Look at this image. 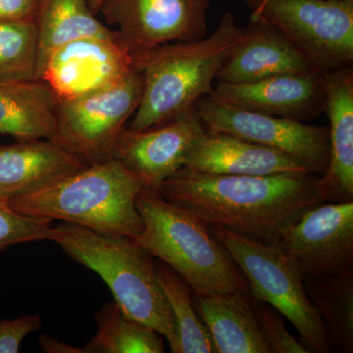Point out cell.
Instances as JSON below:
<instances>
[{"label": "cell", "mask_w": 353, "mask_h": 353, "mask_svg": "<svg viewBox=\"0 0 353 353\" xmlns=\"http://www.w3.org/2000/svg\"><path fill=\"white\" fill-rule=\"evenodd\" d=\"M52 241L102 279L125 314L155 330L168 341L171 352L178 353L176 322L160 285L157 265L134 238L63 222L54 226Z\"/></svg>", "instance_id": "obj_3"}, {"label": "cell", "mask_w": 353, "mask_h": 353, "mask_svg": "<svg viewBox=\"0 0 353 353\" xmlns=\"http://www.w3.org/2000/svg\"><path fill=\"white\" fill-rule=\"evenodd\" d=\"M253 311L262 336L271 353H309L303 343L288 331L285 317L268 303L250 294Z\"/></svg>", "instance_id": "obj_27"}, {"label": "cell", "mask_w": 353, "mask_h": 353, "mask_svg": "<svg viewBox=\"0 0 353 353\" xmlns=\"http://www.w3.org/2000/svg\"><path fill=\"white\" fill-rule=\"evenodd\" d=\"M38 32V80L46 59L62 44L83 37H115L97 18L88 0H39L34 16Z\"/></svg>", "instance_id": "obj_21"}, {"label": "cell", "mask_w": 353, "mask_h": 353, "mask_svg": "<svg viewBox=\"0 0 353 353\" xmlns=\"http://www.w3.org/2000/svg\"><path fill=\"white\" fill-rule=\"evenodd\" d=\"M203 132L194 109L163 126L143 131L126 127L117 139L113 158L138 176L145 187L157 189L183 167L190 146Z\"/></svg>", "instance_id": "obj_13"}, {"label": "cell", "mask_w": 353, "mask_h": 353, "mask_svg": "<svg viewBox=\"0 0 353 353\" xmlns=\"http://www.w3.org/2000/svg\"><path fill=\"white\" fill-rule=\"evenodd\" d=\"M192 294L197 314L217 353H271L253 311L250 292Z\"/></svg>", "instance_id": "obj_19"}, {"label": "cell", "mask_w": 353, "mask_h": 353, "mask_svg": "<svg viewBox=\"0 0 353 353\" xmlns=\"http://www.w3.org/2000/svg\"><path fill=\"white\" fill-rule=\"evenodd\" d=\"M157 265L158 279L170 305L179 336L178 353H212V340L192 301V290L168 265Z\"/></svg>", "instance_id": "obj_24"}, {"label": "cell", "mask_w": 353, "mask_h": 353, "mask_svg": "<svg viewBox=\"0 0 353 353\" xmlns=\"http://www.w3.org/2000/svg\"><path fill=\"white\" fill-rule=\"evenodd\" d=\"M134 69L132 51L118 34L83 37L53 50L39 80L59 101H73L122 82Z\"/></svg>", "instance_id": "obj_12"}, {"label": "cell", "mask_w": 353, "mask_h": 353, "mask_svg": "<svg viewBox=\"0 0 353 353\" xmlns=\"http://www.w3.org/2000/svg\"><path fill=\"white\" fill-rule=\"evenodd\" d=\"M183 166L215 175L312 173L306 165L285 153L225 132L205 131L194 139Z\"/></svg>", "instance_id": "obj_17"}, {"label": "cell", "mask_w": 353, "mask_h": 353, "mask_svg": "<svg viewBox=\"0 0 353 353\" xmlns=\"http://www.w3.org/2000/svg\"><path fill=\"white\" fill-rule=\"evenodd\" d=\"M252 20L275 28L319 73L353 65V0H243Z\"/></svg>", "instance_id": "obj_7"}, {"label": "cell", "mask_w": 353, "mask_h": 353, "mask_svg": "<svg viewBox=\"0 0 353 353\" xmlns=\"http://www.w3.org/2000/svg\"><path fill=\"white\" fill-rule=\"evenodd\" d=\"M41 317L38 314L0 320V353L19 352L26 336L41 329Z\"/></svg>", "instance_id": "obj_28"}, {"label": "cell", "mask_w": 353, "mask_h": 353, "mask_svg": "<svg viewBox=\"0 0 353 353\" xmlns=\"http://www.w3.org/2000/svg\"><path fill=\"white\" fill-rule=\"evenodd\" d=\"M210 6V0H104L99 14L137 52L205 38Z\"/></svg>", "instance_id": "obj_10"}, {"label": "cell", "mask_w": 353, "mask_h": 353, "mask_svg": "<svg viewBox=\"0 0 353 353\" xmlns=\"http://www.w3.org/2000/svg\"><path fill=\"white\" fill-rule=\"evenodd\" d=\"M314 173L215 175L182 167L157 188L166 201L208 226L276 243L285 228L322 203Z\"/></svg>", "instance_id": "obj_1"}, {"label": "cell", "mask_w": 353, "mask_h": 353, "mask_svg": "<svg viewBox=\"0 0 353 353\" xmlns=\"http://www.w3.org/2000/svg\"><path fill=\"white\" fill-rule=\"evenodd\" d=\"M59 99L41 80L0 81V134L57 143Z\"/></svg>", "instance_id": "obj_20"}, {"label": "cell", "mask_w": 353, "mask_h": 353, "mask_svg": "<svg viewBox=\"0 0 353 353\" xmlns=\"http://www.w3.org/2000/svg\"><path fill=\"white\" fill-rule=\"evenodd\" d=\"M88 166L80 157L50 139L0 145V201L32 194Z\"/></svg>", "instance_id": "obj_18"}, {"label": "cell", "mask_w": 353, "mask_h": 353, "mask_svg": "<svg viewBox=\"0 0 353 353\" xmlns=\"http://www.w3.org/2000/svg\"><path fill=\"white\" fill-rule=\"evenodd\" d=\"M303 278L353 270V201L322 202L283 230L276 243Z\"/></svg>", "instance_id": "obj_11"}, {"label": "cell", "mask_w": 353, "mask_h": 353, "mask_svg": "<svg viewBox=\"0 0 353 353\" xmlns=\"http://www.w3.org/2000/svg\"><path fill=\"white\" fill-rule=\"evenodd\" d=\"M143 92V76L134 69L112 87L59 101L57 143L88 165L112 159L117 139L139 108Z\"/></svg>", "instance_id": "obj_8"}, {"label": "cell", "mask_w": 353, "mask_h": 353, "mask_svg": "<svg viewBox=\"0 0 353 353\" xmlns=\"http://www.w3.org/2000/svg\"><path fill=\"white\" fill-rule=\"evenodd\" d=\"M136 204L143 229L134 240L173 269L194 294L248 292L245 276L208 225L166 201L157 188H143Z\"/></svg>", "instance_id": "obj_4"}, {"label": "cell", "mask_w": 353, "mask_h": 353, "mask_svg": "<svg viewBox=\"0 0 353 353\" xmlns=\"http://www.w3.org/2000/svg\"><path fill=\"white\" fill-rule=\"evenodd\" d=\"M52 223L50 220L20 214L9 208L6 201H0V254L20 243L52 241Z\"/></svg>", "instance_id": "obj_26"}, {"label": "cell", "mask_w": 353, "mask_h": 353, "mask_svg": "<svg viewBox=\"0 0 353 353\" xmlns=\"http://www.w3.org/2000/svg\"><path fill=\"white\" fill-rule=\"evenodd\" d=\"M250 20L225 60L217 82L246 83L285 74L318 72L275 28L264 21Z\"/></svg>", "instance_id": "obj_16"}, {"label": "cell", "mask_w": 353, "mask_h": 353, "mask_svg": "<svg viewBox=\"0 0 353 353\" xmlns=\"http://www.w3.org/2000/svg\"><path fill=\"white\" fill-rule=\"evenodd\" d=\"M329 161L316 181L323 202L353 201V67L324 74Z\"/></svg>", "instance_id": "obj_15"}, {"label": "cell", "mask_w": 353, "mask_h": 353, "mask_svg": "<svg viewBox=\"0 0 353 353\" xmlns=\"http://www.w3.org/2000/svg\"><path fill=\"white\" fill-rule=\"evenodd\" d=\"M204 131L225 132L296 158L321 175L329 161V127L236 108L209 94L194 106Z\"/></svg>", "instance_id": "obj_9"}, {"label": "cell", "mask_w": 353, "mask_h": 353, "mask_svg": "<svg viewBox=\"0 0 353 353\" xmlns=\"http://www.w3.org/2000/svg\"><path fill=\"white\" fill-rule=\"evenodd\" d=\"M34 20L0 21V81L38 80Z\"/></svg>", "instance_id": "obj_25"}, {"label": "cell", "mask_w": 353, "mask_h": 353, "mask_svg": "<svg viewBox=\"0 0 353 353\" xmlns=\"http://www.w3.org/2000/svg\"><path fill=\"white\" fill-rule=\"evenodd\" d=\"M88 1H90V8H92V10L94 11V13L97 14V15H99V9H101L104 0H88Z\"/></svg>", "instance_id": "obj_31"}, {"label": "cell", "mask_w": 353, "mask_h": 353, "mask_svg": "<svg viewBox=\"0 0 353 353\" xmlns=\"http://www.w3.org/2000/svg\"><path fill=\"white\" fill-rule=\"evenodd\" d=\"M240 267L254 299L268 303L299 332L308 352H332L328 334L304 287L303 274L275 243H263L225 228L208 226Z\"/></svg>", "instance_id": "obj_6"}, {"label": "cell", "mask_w": 353, "mask_h": 353, "mask_svg": "<svg viewBox=\"0 0 353 353\" xmlns=\"http://www.w3.org/2000/svg\"><path fill=\"white\" fill-rule=\"evenodd\" d=\"M39 345L44 352L54 353H82V348L69 347L66 343L53 340L48 336H41L39 338Z\"/></svg>", "instance_id": "obj_30"}, {"label": "cell", "mask_w": 353, "mask_h": 353, "mask_svg": "<svg viewBox=\"0 0 353 353\" xmlns=\"http://www.w3.org/2000/svg\"><path fill=\"white\" fill-rule=\"evenodd\" d=\"M39 0H0V21L34 20Z\"/></svg>", "instance_id": "obj_29"}, {"label": "cell", "mask_w": 353, "mask_h": 353, "mask_svg": "<svg viewBox=\"0 0 353 353\" xmlns=\"http://www.w3.org/2000/svg\"><path fill=\"white\" fill-rule=\"evenodd\" d=\"M311 303L328 334L332 352H353V270L303 278Z\"/></svg>", "instance_id": "obj_22"}, {"label": "cell", "mask_w": 353, "mask_h": 353, "mask_svg": "<svg viewBox=\"0 0 353 353\" xmlns=\"http://www.w3.org/2000/svg\"><path fill=\"white\" fill-rule=\"evenodd\" d=\"M243 28L227 12L211 36L132 52L134 68L143 79V92L130 123L134 131L163 126L192 112L196 102L212 92L230 51Z\"/></svg>", "instance_id": "obj_2"}, {"label": "cell", "mask_w": 353, "mask_h": 353, "mask_svg": "<svg viewBox=\"0 0 353 353\" xmlns=\"http://www.w3.org/2000/svg\"><path fill=\"white\" fill-rule=\"evenodd\" d=\"M210 94L236 108L299 122L324 112V75L318 72L285 74L246 83L217 82Z\"/></svg>", "instance_id": "obj_14"}, {"label": "cell", "mask_w": 353, "mask_h": 353, "mask_svg": "<svg viewBox=\"0 0 353 353\" xmlns=\"http://www.w3.org/2000/svg\"><path fill=\"white\" fill-rule=\"evenodd\" d=\"M145 187L138 176L112 158L6 202L30 217L136 238L143 229L136 201Z\"/></svg>", "instance_id": "obj_5"}, {"label": "cell", "mask_w": 353, "mask_h": 353, "mask_svg": "<svg viewBox=\"0 0 353 353\" xmlns=\"http://www.w3.org/2000/svg\"><path fill=\"white\" fill-rule=\"evenodd\" d=\"M97 331L82 353H163L162 336L125 314L115 301L97 313Z\"/></svg>", "instance_id": "obj_23"}]
</instances>
